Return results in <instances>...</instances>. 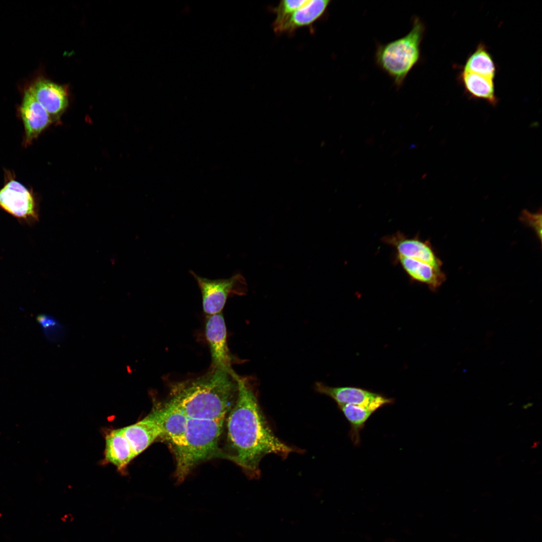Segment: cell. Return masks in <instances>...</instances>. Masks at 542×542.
<instances>
[{
  "label": "cell",
  "instance_id": "6da1fadb",
  "mask_svg": "<svg viewBox=\"0 0 542 542\" xmlns=\"http://www.w3.org/2000/svg\"><path fill=\"white\" fill-rule=\"evenodd\" d=\"M237 393L227 422L231 454L229 458L248 475L257 478L259 464L267 455L283 458L297 449L280 440L267 423L253 385L246 378L237 376Z\"/></svg>",
  "mask_w": 542,
  "mask_h": 542
},
{
  "label": "cell",
  "instance_id": "7a4b0ae2",
  "mask_svg": "<svg viewBox=\"0 0 542 542\" xmlns=\"http://www.w3.org/2000/svg\"><path fill=\"white\" fill-rule=\"evenodd\" d=\"M237 376L232 369L213 367L201 376L173 383L167 402L189 419L224 420L236 398Z\"/></svg>",
  "mask_w": 542,
  "mask_h": 542
},
{
  "label": "cell",
  "instance_id": "3957f363",
  "mask_svg": "<svg viewBox=\"0 0 542 542\" xmlns=\"http://www.w3.org/2000/svg\"><path fill=\"white\" fill-rule=\"evenodd\" d=\"M425 32L424 24L419 17H415L412 28L406 35L376 46L375 64L397 88L402 86L409 73L421 60V45Z\"/></svg>",
  "mask_w": 542,
  "mask_h": 542
},
{
  "label": "cell",
  "instance_id": "277c9868",
  "mask_svg": "<svg viewBox=\"0 0 542 542\" xmlns=\"http://www.w3.org/2000/svg\"><path fill=\"white\" fill-rule=\"evenodd\" d=\"M161 436V430L152 413L134 424L112 430L105 438V461L119 471L124 470Z\"/></svg>",
  "mask_w": 542,
  "mask_h": 542
},
{
  "label": "cell",
  "instance_id": "5b68a950",
  "mask_svg": "<svg viewBox=\"0 0 542 542\" xmlns=\"http://www.w3.org/2000/svg\"><path fill=\"white\" fill-rule=\"evenodd\" d=\"M224 420L189 419L180 443L174 447L177 475L184 478L198 463L217 451Z\"/></svg>",
  "mask_w": 542,
  "mask_h": 542
},
{
  "label": "cell",
  "instance_id": "8992f818",
  "mask_svg": "<svg viewBox=\"0 0 542 542\" xmlns=\"http://www.w3.org/2000/svg\"><path fill=\"white\" fill-rule=\"evenodd\" d=\"M190 273L201 291L203 310L208 315L221 312L230 295H241L247 290L245 280L239 274L229 279L210 280L197 275L192 270H190Z\"/></svg>",
  "mask_w": 542,
  "mask_h": 542
},
{
  "label": "cell",
  "instance_id": "52a82bcc",
  "mask_svg": "<svg viewBox=\"0 0 542 542\" xmlns=\"http://www.w3.org/2000/svg\"><path fill=\"white\" fill-rule=\"evenodd\" d=\"M0 189V208L27 223L39 220L36 201L32 191L9 175Z\"/></svg>",
  "mask_w": 542,
  "mask_h": 542
},
{
  "label": "cell",
  "instance_id": "ba28073f",
  "mask_svg": "<svg viewBox=\"0 0 542 542\" xmlns=\"http://www.w3.org/2000/svg\"><path fill=\"white\" fill-rule=\"evenodd\" d=\"M315 389L318 392L332 398L338 405L345 404L358 405L373 412L394 402L392 398L357 387H331L318 382L315 384Z\"/></svg>",
  "mask_w": 542,
  "mask_h": 542
},
{
  "label": "cell",
  "instance_id": "9c48e42d",
  "mask_svg": "<svg viewBox=\"0 0 542 542\" xmlns=\"http://www.w3.org/2000/svg\"><path fill=\"white\" fill-rule=\"evenodd\" d=\"M381 241L394 247L397 254L441 269L442 262L428 241L423 240L418 236L409 237L400 231L386 235L382 237Z\"/></svg>",
  "mask_w": 542,
  "mask_h": 542
},
{
  "label": "cell",
  "instance_id": "30bf717a",
  "mask_svg": "<svg viewBox=\"0 0 542 542\" xmlns=\"http://www.w3.org/2000/svg\"><path fill=\"white\" fill-rule=\"evenodd\" d=\"M20 113L24 126L25 146L31 145L53 121L29 88L24 92Z\"/></svg>",
  "mask_w": 542,
  "mask_h": 542
},
{
  "label": "cell",
  "instance_id": "8fae6325",
  "mask_svg": "<svg viewBox=\"0 0 542 542\" xmlns=\"http://www.w3.org/2000/svg\"><path fill=\"white\" fill-rule=\"evenodd\" d=\"M205 334L210 349L213 367L232 369L227 344L226 328L221 312L208 315Z\"/></svg>",
  "mask_w": 542,
  "mask_h": 542
},
{
  "label": "cell",
  "instance_id": "7c38bea8",
  "mask_svg": "<svg viewBox=\"0 0 542 542\" xmlns=\"http://www.w3.org/2000/svg\"><path fill=\"white\" fill-rule=\"evenodd\" d=\"M29 89L52 120L58 119L68 106V92L63 86L48 80L40 79Z\"/></svg>",
  "mask_w": 542,
  "mask_h": 542
},
{
  "label": "cell",
  "instance_id": "4fadbf2b",
  "mask_svg": "<svg viewBox=\"0 0 542 542\" xmlns=\"http://www.w3.org/2000/svg\"><path fill=\"white\" fill-rule=\"evenodd\" d=\"M151 413L161 430V437H164L174 447L178 445L185 434L189 418L167 401Z\"/></svg>",
  "mask_w": 542,
  "mask_h": 542
},
{
  "label": "cell",
  "instance_id": "5bb4252c",
  "mask_svg": "<svg viewBox=\"0 0 542 542\" xmlns=\"http://www.w3.org/2000/svg\"><path fill=\"white\" fill-rule=\"evenodd\" d=\"M394 261L400 264L410 279L427 285L435 291L445 281L446 276L438 269L424 262L395 253Z\"/></svg>",
  "mask_w": 542,
  "mask_h": 542
},
{
  "label": "cell",
  "instance_id": "9a60e30c",
  "mask_svg": "<svg viewBox=\"0 0 542 542\" xmlns=\"http://www.w3.org/2000/svg\"><path fill=\"white\" fill-rule=\"evenodd\" d=\"M330 3L329 0H309L281 24L274 27L275 32L292 33L298 28L313 24L324 14Z\"/></svg>",
  "mask_w": 542,
  "mask_h": 542
},
{
  "label": "cell",
  "instance_id": "2e32d148",
  "mask_svg": "<svg viewBox=\"0 0 542 542\" xmlns=\"http://www.w3.org/2000/svg\"><path fill=\"white\" fill-rule=\"evenodd\" d=\"M460 79L470 96L485 100L493 106L497 103L493 79L464 71L461 73Z\"/></svg>",
  "mask_w": 542,
  "mask_h": 542
},
{
  "label": "cell",
  "instance_id": "e0dca14e",
  "mask_svg": "<svg viewBox=\"0 0 542 542\" xmlns=\"http://www.w3.org/2000/svg\"><path fill=\"white\" fill-rule=\"evenodd\" d=\"M463 71L474 73L493 79L496 72L493 59L483 44H479L468 58Z\"/></svg>",
  "mask_w": 542,
  "mask_h": 542
},
{
  "label": "cell",
  "instance_id": "ac0fdd59",
  "mask_svg": "<svg viewBox=\"0 0 542 542\" xmlns=\"http://www.w3.org/2000/svg\"><path fill=\"white\" fill-rule=\"evenodd\" d=\"M338 407L350 424L349 435L354 445H358L360 442V432L374 412L363 406L351 404L339 405Z\"/></svg>",
  "mask_w": 542,
  "mask_h": 542
},
{
  "label": "cell",
  "instance_id": "d6986e66",
  "mask_svg": "<svg viewBox=\"0 0 542 542\" xmlns=\"http://www.w3.org/2000/svg\"><path fill=\"white\" fill-rule=\"evenodd\" d=\"M308 1L309 0L281 1L279 5L274 9V12L276 14V18L273 23L274 28L281 24L296 11L307 4Z\"/></svg>",
  "mask_w": 542,
  "mask_h": 542
},
{
  "label": "cell",
  "instance_id": "ffe728a7",
  "mask_svg": "<svg viewBox=\"0 0 542 542\" xmlns=\"http://www.w3.org/2000/svg\"><path fill=\"white\" fill-rule=\"evenodd\" d=\"M520 220L526 225L530 226L534 229L535 233L541 240V210L539 212L533 213L527 210H523L520 216Z\"/></svg>",
  "mask_w": 542,
  "mask_h": 542
}]
</instances>
